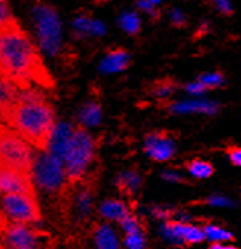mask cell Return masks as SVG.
<instances>
[{
	"label": "cell",
	"instance_id": "603a6c76",
	"mask_svg": "<svg viewBox=\"0 0 241 249\" xmlns=\"http://www.w3.org/2000/svg\"><path fill=\"white\" fill-rule=\"evenodd\" d=\"M203 231H204V237H207L209 240H212L215 243H222L232 237V234L228 230H225L223 227L215 226V224H207L203 229Z\"/></svg>",
	"mask_w": 241,
	"mask_h": 249
},
{
	"label": "cell",
	"instance_id": "d6a6232c",
	"mask_svg": "<svg viewBox=\"0 0 241 249\" xmlns=\"http://www.w3.org/2000/svg\"><path fill=\"white\" fill-rule=\"evenodd\" d=\"M137 9L150 15V17H156L158 15V8L153 6L147 0H137Z\"/></svg>",
	"mask_w": 241,
	"mask_h": 249
},
{
	"label": "cell",
	"instance_id": "d4e9b609",
	"mask_svg": "<svg viewBox=\"0 0 241 249\" xmlns=\"http://www.w3.org/2000/svg\"><path fill=\"white\" fill-rule=\"evenodd\" d=\"M188 172L199 179H206L209 176L213 175V167L210 163L207 161H201V160H193L188 164Z\"/></svg>",
	"mask_w": 241,
	"mask_h": 249
},
{
	"label": "cell",
	"instance_id": "8992f818",
	"mask_svg": "<svg viewBox=\"0 0 241 249\" xmlns=\"http://www.w3.org/2000/svg\"><path fill=\"white\" fill-rule=\"evenodd\" d=\"M31 180L47 195H60L69 185L63 164L46 151H37L31 167Z\"/></svg>",
	"mask_w": 241,
	"mask_h": 249
},
{
	"label": "cell",
	"instance_id": "484cf974",
	"mask_svg": "<svg viewBox=\"0 0 241 249\" xmlns=\"http://www.w3.org/2000/svg\"><path fill=\"white\" fill-rule=\"evenodd\" d=\"M11 24H15V22H14V17H12L8 0H0V28L8 27Z\"/></svg>",
	"mask_w": 241,
	"mask_h": 249
},
{
	"label": "cell",
	"instance_id": "ab89813d",
	"mask_svg": "<svg viewBox=\"0 0 241 249\" xmlns=\"http://www.w3.org/2000/svg\"><path fill=\"white\" fill-rule=\"evenodd\" d=\"M147 2H150V3H152L153 6H156V8H158V6H159V5L162 3V0H147Z\"/></svg>",
	"mask_w": 241,
	"mask_h": 249
},
{
	"label": "cell",
	"instance_id": "60d3db41",
	"mask_svg": "<svg viewBox=\"0 0 241 249\" xmlns=\"http://www.w3.org/2000/svg\"><path fill=\"white\" fill-rule=\"evenodd\" d=\"M0 249H6V248H3V246H2V245H0Z\"/></svg>",
	"mask_w": 241,
	"mask_h": 249
},
{
	"label": "cell",
	"instance_id": "30bf717a",
	"mask_svg": "<svg viewBox=\"0 0 241 249\" xmlns=\"http://www.w3.org/2000/svg\"><path fill=\"white\" fill-rule=\"evenodd\" d=\"M6 194H36L31 176L11 167L0 166V196Z\"/></svg>",
	"mask_w": 241,
	"mask_h": 249
},
{
	"label": "cell",
	"instance_id": "8fae6325",
	"mask_svg": "<svg viewBox=\"0 0 241 249\" xmlns=\"http://www.w3.org/2000/svg\"><path fill=\"white\" fill-rule=\"evenodd\" d=\"M147 156L155 161H166L175 153L174 140L166 132H153L147 135L144 142Z\"/></svg>",
	"mask_w": 241,
	"mask_h": 249
},
{
	"label": "cell",
	"instance_id": "6da1fadb",
	"mask_svg": "<svg viewBox=\"0 0 241 249\" xmlns=\"http://www.w3.org/2000/svg\"><path fill=\"white\" fill-rule=\"evenodd\" d=\"M0 78L18 89L55 88L37 46L17 24L0 28Z\"/></svg>",
	"mask_w": 241,
	"mask_h": 249
},
{
	"label": "cell",
	"instance_id": "cb8c5ba5",
	"mask_svg": "<svg viewBox=\"0 0 241 249\" xmlns=\"http://www.w3.org/2000/svg\"><path fill=\"white\" fill-rule=\"evenodd\" d=\"M146 236L143 233V229L131 231V233H125L124 237V246L125 249H146Z\"/></svg>",
	"mask_w": 241,
	"mask_h": 249
},
{
	"label": "cell",
	"instance_id": "9c48e42d",
	"mask_svg": "<svg viewBox=\"0 0 241 249\" xmlns=\"http://www.w3.org/2000/svg\"><path fill=\"white\" fill-rule=\"evenodd\" d=\"M161 233L163 239L172 245H182V243H199L204 240V231L201 227L184 223V221H169L162 224Z\"/></svg>",
	"mask_w": 241,
	"mask_h": 249
},
{
	"label": "cell",
	"instance_id": "836d02e7",
	"mask_svg": "<svg viewBox=\"0 0 241 249\" xmlns=\"http://www.w3.org/2000/svg\"><path fill=\"white\" fill-rule=\"evenodd\" d=\"M213 5L222 14H231L232 12V5H231L229 0H213Z\"/></svg>",
	"mask_w": 241,
	"mask_h": 249
},
{
	"label": "cell",
	"instance_id": "e575fe53",
	"mask_svg": "<svg viewBox=\"0 0 241 249\" xmlns=\"http://www.w3.org/2000/svg\"><path fill=\"white\" fill-rule=\"evenodd\" d=\"M229 160L235 166H241V147H234L228 151Z\"/></svg>",
	"mask_w": 241,
	"mask_h": 249
},
{
	"label": "cell",
	"instance_id": "d590c367",
	"mask_svg": "<svg viewBox=\"0 0 241 249\" xmlns=\"http://www.w3.org/2000/svg\"><path fill=\"white\" fill-rule=\"evenodd\" d=\"M185 89L190 92V94H201V92H204V89H207L200 81H197V82H191V84H188L187 87H185Z\"/></svg>",
	"mask_w": 241,
	"mask_h": 249
},
{
	"label": "cell",
	"instance_id": "8d00e7d4",
	"mask_svg": "<svg viewBox=\"0 0 241 249\" xmlns=\"http://www.w3.org/2000/svg\"><path fill=\"white\" fill-rule=\"evenodd\" d=\"M163 179L168 180V182H181L182 180L181 175H178L177 172H171V170L163 173Z\"/></svg>",
	"mask_w": 241,
	"mask_h": 249
},
{
	"label": "cell",
	"instance_id": "ffe728a7",
	"mask_svg": "<svg viewBox=\"0 0 241 249\" xmlns=\"http://www.w3.org/2000/svg\"><path fill=\"white\" fill-rule=\"evenodd\" d=\"M118 27L130 36H134L141 28V18L134 11H124L118 17Z\"/></svg>",
	"mask_w": 241,
	"mask_h": 249
},
{
	"label": "cell",
	"instance_id": "f546056e",
	"mask_svg": "<svg viewBox=\"0 0 241 249\" xmlns=\"http://www.w3.org/2000/svg\"><path fill=\"white\" fill-rule=\"evenodd\" d=\"M206 202L209 205H212V207H221V208H223V207H232L234 205V202L231 199H228V198H225L222 195H212V196L207 198Z\"/></svg>",
	"mask_w": 241,
	"mask_h": 249
},
{
	"label": "cell",
	"instance_id": "e0dca14e",
	"mask_svg": "<svg viewBox=\"0 0 241 249\" xmlns=\"http://www.w3.org/2000/svg\"><path fill=\"white\" fill-rule=\"evenodd\" d=\"M101 119V106L99 100H90L80 113V122L82 128H93Z\"/></svg>",
	"mask_w": 241,
	"mask_h": 249
},
{
	"label": "cell",
	"instance_id": "d6986e66",
	"mask_svg": "<svg viewBox=\"0 0 241 249\" xmlns=\"http://www.w3.org/2000/svg\"><path fill=\"white\" fill-rule=\"evenodd\" d=\"M74 210L80 218H87L93 210V195L88 188H81L74 196Z\"/></svg>",
	"mask_w": 241,
	"mask_h": 249
},
{
	"label": "cell",
	"instance_id": "83f0119b",
	"mask_svg": "<svg viewBox=\"0 0 241 249\" xmlns=\"http://www.w3.org/2000/svg\"><path fill=\"white\" fill-rule=\"evenodd\" d=\"M175 89V85L169 81H162V82H156L153 85V89H152V94L156 95V97H168L174 92Z\"/></svg>",
	"mask_w": 241,
	"mask_h": 249
},
{
	"label": "cell",
	"instance_id": "44dd1931",
	"mask_svg": "<svg viewBox=\"0 0 241 249\" xmlns=\"http://www.w3.org/2000/svg\"><path fill=\"white\" fill-rule=\"evenodd\" d=\"M91 17L88 15H78L74 21H72V33L75 34L77 38H87L91 37V24H93Z\"/></svg>",
	"mask_w": 241,
	"mask_h": 249
},
{
	"label": "cell",
	"instance_id": "7a4b0ae2",
	"mask_svg": "<svg viewBox=\"0 0 241 249\" xmlns=\"http://www.w3.org/2000/svg\"><path fill=\"white\" fill-rule=\"evenodd\" d=\"M0 122L8 124L34 150L46 151L56 124V114L40 89H18L15 98L0 113Z\"/></svg>",
	"mask_w": 241,
	"mask_h": 249
},
{
	"label": "cell",
	"instance_id": "2e32d148",
	"mask_svg": "<svg viewBox=\"0 0 241 249\" xmlns=\"http://www.w3.org/2000/svg\"><path fill=\"white\" fill-rule=\"evenodd\" d=\"M218 106L212 101H204V100H196V101H182V103H175L171 106V111L174 113H207L212 114L215 113Z\"/></svg>",
	"mask_w": 241,
	"mask_h": 249
},
{
	"label": "cell",
	"instance_id": "f35d334b",
	"mask_svg": "<svg viewBox=\"0 0 241 249\" xmlns=\"http://www.w3.org/2000/svg\"><path fill=\"white\" fill-rule=\"evenodd\" d=\"M210 249H234V248L225 246V245H222V243H213V245L210 246Z\"/></svg>",
	"mask_w": 241,
	"mask_h": 249
},
{
	"label": "cell",
	"instance_id": "4fadbf2b",
	"mask_svg": "<svg viewBox=\"0 0 241 249\" xmlns=\"http://www.w3.org/2000/svg\"><path fill=\"white\" fill-rule=\"evenodd\" d=\"M130 65V53L120 47L109 50L100 60L99 69L103 73H118L122 72Z\"/></svg>",
	"mask_w": 241,
	"mask_h": 249
},
{
	"label": "cell",
	"instance_id": "4316f807",
	"mask_svg": "<svg viewBox=\"0 0 241 249\" xmlns=\"http://www.w3.org/2000/svg\"><path fill=\"white\" fill-rule=\"evenodd\" d=\"M200 82L206 88H216L223 84V75L219 72H212V73H204L200 76Z\"/></svg>",
	"mask_w": 241,
	"mask_h": 249
},
{
	"label": "cell",
	"instance_id": "3957f363",
	"mask_svg": "<svg viewBox=\"0 0 241 249\" xmlns=\"http://www.w3.org/2000/svg\"><path fill=\"white\" fill-rule=\"evenodd\" d=\"M31 22L39 49L58 57L63 50V25L56 9L46 2H37L31 9Z\"/></svg>",
	"mask_w": 241,
	"mask_h": 249
},
{
	"label": "cell",
	"instance_id": "5b68a950",
	"mask_svg": "<svg viewBox=\"0 0 241 249\" xmlns=\"http://www.w3.org/2000/svg\"><path fill=\"white\" fill-rule=\"evenodd\" d=\"M34 148L8 124L0 122V166L11 167L31 176Z\"/></svg>",
	"mask_w": 241,
	"mask_h": 249
},
{
	"label": "cell",
	"instance_id": "ba28073f",
	"mask_svg": "<svg viewBox=\"0 0 241 249\" xmlns=\"http://www.w3.org/2000/svg\"><path fill=\"white\" fill-rule=\"evenodd\" d=\"M0 213L9 221L34 224L40 221V207L36 194H6L0 196Z\"/></svg>",
	"mask_w": 241,
	"mask_h": 249
},
{
	"label": "cell",
	"instance_id": "ac0fdd59",
	"mask_svg": "<svg viewBox=\"0 0 241 249\" xmlns=\"http://www.w3.org/2000/svg\"><path fill=\"white\" fill-rule=\"evenodd\" d=\"M116 186L122 194H134L141 186V176L134 170H127L119 173L116 178Z\"/></svg>",
	"mask_w": 241,
	"mask_h": 249
},
{
	"label": "cell",
	"instance_id": "5bb4252c",
	"mask_svg": "<svg viewBox=\"0 0 241 249\" xmlns=\"http://www.w3.org/2000/svg\"><path fill=\"white\" fill-rule=\"evenodd\" d=\"M94 249H119V237L115 229L107 224H99L93 231Z\"/></svg>",
	"mask_w": 241,
	"mask_h": 249
},
{
	"label": "cell",
	"instance_id": "1f68e13d",
	"mask_svg": "<svg viewBox=\"0 0 241 249\" xmlns=\"http://www.w3.org/2000/svg\"><path fill=\"white\" fill-rule=\"evenodd\" d=\"M107 33V27L103 21L100 19H93V24H91V37H103L104 34Z\"/></svg>",
	"mask_w": 241,
	"mask_h": 249
},
{
	"label": "cell",
	"instance_id": "7c38bea8",
	"mask_svg": "<svg viewBox=\"0 0 241 249\" xmlns=\"http://www.w3.org/2000/svg\"><path fill=\"white\" fill-rule=\"evenodd\" d=\"M75 124H71L68 122H60L55 124V129L52 132V137L49 140L46 153L50 154L53 159L60 161L63 164V156L68 148V144L71 141V137L74 134Z\"/></svg>",
	"mask_w": 241,
	"mask_h": 249
},
{
	"label": "cell",
	"instance_id": "f1b7e54d",
	"mask_svg": "<svg viewBox=\"0 0 241 249\" xmlns=\"http://www.w3.org/2000/svg\"><path fill=\"white\" fill-rule=\"evenodd\" d=\"M120 227H122L124 233H131V231H136V230H140L141 226H140V221L137 220V217H134L131 213L124 218L119 221Z\"/></svg>",
	"mask_w": 241,
	"mask_h": 249
},
{
	"label": "cell",
	"instance_id": "277c9868",
	"mask_svg": "<svg viewBox=\"0 0 241 249\" xmlns=\"http://www.w3.org/2000/svg\"><path fill=\"white\" fill-rule=\"evenodd\" d=\"M96 141L81 124L74 128V134L63 156V169L71 185L81 183L94 161Z\"/></svg>",
	"mask_w": 241,
	"mask_h": 249
},
{
	"label": "cell",
	"instance_id": "9a60e30c",
	"mask_svg": "<svg viewBox=\"0 0 241 249\" xmlns=\"http://www.w3.org/2000/svg\"><path fill=\"white\" fill-rule=\"evenodd\" d=\"M99 214L107 221H118L119 223L120 220H124L130 214V208L124 201L107 199L100 205Z\"/></svg>",
	"mask_w": 241,
	"mask_h": 249
},
{
	"label": "cell",
	"instance_id": "7402d4cb",
	"mask_svg": "<svg viewBox=\"0 0 241 249\" xmlns=\"http://www.w3.org/2000/svg\"><path fill=\"white\" fill-rule=\"evenodd\" d=\"M17 92H18V88L15 85L5 81L3 78H0V113H2L8 107V104L15 98Z\"/></svg>",
	"mask_w": 241,
	"mask_h": 249
},
{
	"label": "cell",
	"instance_id": "74e56055",
	"mask_svg": "<svg viewBox=\"0 0 241 249\" xmlns=\"http://www.w3.org/2000/svg\"><path fill=\"white\" fill-rule=\"evenodd\" d=\"M153 214H155L156 217H159V218H166V217L169 215V213H168L166 210H163V208H159V207L153 208Z\"/></svg>",
	"mask_w": 241,
	"mask_h": 249
},
{
	"label": "cell",
	"instance_id": "52a82bcc",
	"mask_svg": "<svg viewBox=\"0 0 241 249\" xmlns=\"http://www.w3.org/2000/svg\"><path fill=\"white\" fill-rule=\"evenodd\" d=\"M0 236L6 249H46L47 237L31 224L9 221L0 213Z\"/></svg>",
	"mask_w": 241,
	"mask_h": 249
},
{
	"label": "cell",
	"instance_id": "4dcf8cb0",
	"mask_svg": "<svg viewBox=\"0 0 241 249\" xmlns=\"http://www.w3.org/2000/svg\"><path fill=\"white\" fill-rule=\"evenodd\" d=\"M169 19L171 22L175 25V27H182L185 22H187V18H185V14L178 9V8H174L171 12H169Z\"/></svg>",
	"mask_w": 241,
	"mask_h": 249
}]
</instances>
